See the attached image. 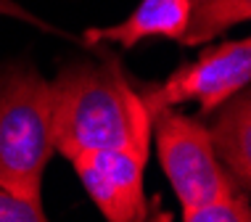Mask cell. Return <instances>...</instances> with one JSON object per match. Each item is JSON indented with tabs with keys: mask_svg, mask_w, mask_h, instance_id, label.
<instances>
[{
	"mask_svg": "<svg viewBox=\"0 0 251 222\" xmlns=\"http://www.w3.org/2000/svg\"><path fill=\"white\" fill-rule=\"evenodd\" d=\"M151 124L140 90L117 58H79L50 82L53 151L74 159L85 151H117L148 161Z\"/></svg>",
	"mask_w": 251,
	"mask_h": 222,
	"instance_id": "cell-1",
	"label": "cell"
},
{
	"mask_svg": "<svg viewBox=\"0 0 251 222\" xmlns=\"http://www.w3.org/2000/svg\"><path fill=\"white\" fill-rule=\"evenodd\" d=\"M53 156L50 82L26 61L0 64V188L43 204Z\"/></svg>",
	"mask_w": 251,
	"mask_h": 222,
	"instance_id": "cell-2",
	"label": "cell"
},
{
	"mask_svg": "<svg viewBox=\"0 0 251 222\" xmlns=\"http://www.w3.org/2000/svg\"><path fill=\"white\" fill-rule=\"evenodd\" d=\"M151 135L159 164L177 193L182 209H196L241 191L217 161L209 130L199 117L161 109L153 117Z\"/></svg>",
	"mask_w": 251,
	"mask_h": 222,
	"instance_id": "cell-3",
	"label": "cell"
},
{
	"mask_svg": "<svg viewBox=\"0 0 251 222\" xmlns=\"http://www.w3.org/2000/svg\"><path fill=\"white\" fill-rule=\"evenodd\" d=\"M251 79V40H227L206 48L196 61L180 66L164 82L140 90L151 117L161 109H175L185 100H199L201 114H212L230 96L249 87Z\"/></svg>",
	"mask_w": 251,
	"mask_h": 222,
	"instance_id": "cell-4",
	"label": "cell"
},
{
	"mask_svg": "<svg viewBox=\"0 0 251 222\" xmlns=\"http://www.w3.org/2000/svg\"><path fill=\"white\" fill-rule=\"evenodd\" d=\"M69 161L106 222H169V214L146 193V161L117 151H85Z\"/></svg>",
	"mask_w": 251,
	"mask_h": 222,
	"instance_id": "cell-5",
	"label": "cell"
},
{
	"mask_svg": "<svg viewBox=\"0 0 251 222\" xmlns=\"http://www.w3.org/2000/svg\"><path fill=\"white\" fill-rule=\"evenodd\" d=\"M214 119L206 124L214 156L241 191L251 183V93L243 87L212 111Z\"/></svg>",
	"mask_w": 251,
	"mask_h": 222,
	"instance_id": "cell-6",
	"label": "cell"
},
{
	"mask_svg": "<svg viewBox=\"0 0 251 222\" xmlns=\"http://www.w3.org/2000/svg\"><path fill=\"white\" fill-rule=\"evenodd\" d=\"M191 0H140L127 19L111 26H96L85 32V45L117 43L122 48H135L151 37L180 40L188 24Z\"/></svg>",
	"mask_w": 251,
	"mask_h": 222,
	"instance_id": "cell-7",
	"label": "cell"
},
{
	"mask_svg": "<svg viewBox=\"0 0 251 222\" xmlns=\"http://www.w3.org/2000/svg\"><path fill=\"white\" fill-rule=\"evenodd\" d=\"M251 19V0H191L188 24L177 43L196 48Z\"/></svg>",
	"mask_w": 251,
	"mask_h": 222,
	"instance_id": "cell-8",
	"label": "cell"
},
{
	"mask_svg": "<svg viewBox=\"0 0 251 222\" xmlns=\"http://www.w3.org/2000/svg\"><path fill=\"white\" fill-rule=\"evenodd\" d=\"M182 222H251L249 198L241 191H233L212 204L182 209Z\"/></svg>",
	"mask_w": 251,
	"mask_h": 222,
	"instance_id": "cell-9",
	"label": "cell"
},
{
	"mask_svg": "<svg viewBox=\"0 0 251 222\" xmlns=\"http://www.w3.org/2000/svg\"><path fill=\"white\" fill-rule=\"evenodd\" d=\"M0 222H48L40 201H26L0 188Z\"/></svg>",
	"mask_w": 251,
	"mask_h": 222,
	"instance_id": "cell-10",
	"label": "cell"
},
{
	"mask_svg": "<svg viewBox=\"0 0 251 222\" xmlns=\"http://www.w3.org/2000/svg\"><path fill=\"white\" fill-rule=\"evenodd\" d=\"M0 13L3 16H13V19H22V22H29V24H35L40 26V29H53V26L48 22H43V19H37V16H32L26 8H22V5L16 3V0H0Z\"/></svg>",
	"mask_w": 251,
	"mask_h": 222,
	"instance_id": "cell-11",
	"label": "cell"
}]
</instances>
